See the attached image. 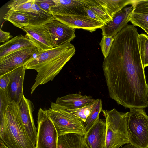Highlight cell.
Masks as SVG:
<instances>
[{
	"label": "cell",
	"instance_id": "6da1fadb",
	"mask_svg": "<svg viewBox=\"0 0 148 148\" xmlns=\"http://www.w3.org/2000/svg\"><path fill=\"white\" fill-rule=\"evenodd\" d=\"M137 29L127 25L114 36L102 64L110 97L126 108L148 106V88L138 44Z\"/></svg>",
	"mask_w": 148,
	"mask_h": 148
},
{
	"label": "cell",
	"instance_id": "7a4b0ae2",
	"mask_svg": "<svg viewBox=\"0 0 148 148\" xmlns=\"http://www.w3.org/2000/svg\"><path fill=\"white\" fill-rule=\"evenodd\" d=\"M75 51L70 42L46 50H38L23 66L26 70L33 69L38 72L31 88V94L40 85L53 80L74 55Z\"/></svg>",
	"mask_w": 148,
	"mask_h": 148
},
{
	"label": "cell",
	"instance_id": "3957f363",
	"mask_svg": "<svg viewBox=\"0 0 148 148\" xmlns=\"http://www.w3.org/2000/svg\"><path fill=\"white\" fill-rule=\"evenodd\" d=\"M18 104L10 102L0 117L1 139L8 148H36L22 125Z\"/></svg>",
	"mask_w": 148,
	"mask_h": 148
},
{
	"label": "cell",
	"instance_id": "277c9868",
	"mask_svg": "<svg viewBox=\"0 0 148 148\" xmlns=\"http://www.w3.org/2000/svg\"><path fill=\"white\" fill-rule=\"evenodd\" d=\"M106 123L105 148H119L130 143L126 120V112H119L115 109L102 110Z\"/></svg>",
	"mask_w": 148,
	"mask_h": 148
},
{
	"label": "cell",
	"instance_id": "5b68a950",
	"mask_svg": "<svg viewBox=\"0 0 148 148\" xmlns=\"http://www.w3.org/2000/svg\"><path fill=\"white\" fill-rule=\"evenodd\" d=\"M126 120L130 143L138 148H148V116L143 108H130Z\"/></svg>",
	"mask_w": 148,
	"mask_h": 148
},
{
	"label": "cell",
	"instance_id": "8992f818",
	"mask_svg": "<svg viewBox=\"0 0 148 148\" xmlns=\"http://www.w3.org/2000/svg\"><path fill=\"white\" fill-rule=\"evenodd\" d=\"M46 110L54 124L58 137L70 133L86 135L84 123L64 107L51 102L50 108Z\"/></svg>",
	"mask_w": 148,
	"mask_h": 148
},
{
	"label": "cell",
	"instance_id": "52a82bcc",
	"mask_svg": "<svg viewBox=\"0 0 148 148\" xmlns=\"http://www.w3.org/2000/svg\"><path fill=\"white\" fill-rule=\"evenodd\" d=\"M37 121L36 148H58L57 132L46 110H39Z\"/></svg>",
	"mask_w": 148,
	"mask_h": 148
},
{
	"label": "cell",
	"instance_id": "ba28073f",
	"mask_svg": "<svg viewBox=\"0 0 148 148\" xmlns=\"http://www.w3.org/2000/svg\"><path fill=\"white\" fill-rule=\"evenodd\" d=\"M55 5L51 8L53 15H80L88 16L86 9L96 6L95 0H53Z\"/></svg>",
	"mask_w": 148,
	"mask_h": 148
},
{
	"label": "cell",
	"instance_id": "9c48e42d",
	"mask_svg": "<svg viewBox=\"0 0 148 148\" xmlns=\"http://www.w3.org/2000/svg\"><path fill=\"white\" fill-rule=\"evenodd\" d=\"M38 50L36 47L24 48L0 58V76L23 66Z\"/></svg>",
	"mask_w": 148,
	"mask_h": 148
},
{
	"label": "cell",
	"instance_id": "30bf717a",
	"mask_svg": "<svg viewBox=\"0 0 148 148\" xmlns=\"http://www.w3.org/2000/svg\"><path fill=\"white\" fill-rule=\"evenodd\" d=\"M19 118L24 129L28 137L35 146L37 131L33 116L34 105L24 96L18 104Z\"/></svg>",
	"mask_w": 148,
	"mask_h": 148
},
{
	"label": "cell",
	"instance_id": "8fae6325",
	"mask_svg": "<svg viewBox=\"0 0 148 148\" xmlns=\"http://www.w3.org/2000/svg\"><path fill=\"white\" fill-rule=\"evenodd\" d=\"M45 25L50 33L54 47L70 42L76 37V29L54 18L47 22Z\"/></svg>",
	"mask_w": 148,
	"mask_h": 148
},
{
	"label": "cell",
	"instance_id": "7c38bea8",
	"mask_svg": "<svg viewBox=\"0 0 148 148\" xmlns=\"http://www.w3.org/2000/svg\"><path fill=\"white\" fill-rule=\"evenodd\" d=\"M22 29L38 50L45 51L54 47L50 33L45 25H28Z\"/></svg>",
	"mask_w": 148,
	"mask_h": 148
},
{
	"label": "cell",
	"instance_id": "4fadbf2b",
	"mask_svg": "<svg viewBox=\"0 0 148 148\" xmlns=\"http://www.w3.org/2000/svg\"><path fill=\"white\" fill-rule=\"evenodd\" d=\"M54 18L75 29H82L92 33L104 25L101 22L92 19L88 16L80 15L53 16Z\"/></svg>",
	"mask_w": 148,
	"mask_h": 148
},
{
	"label": "cell",
	"instance_id": "5bb4252c",
	"mask_svg": "<svg viewBox=\"0 0 148 148\" xmlns=\"http://www.w3.org/2000/svg\"><path fill=\"white\" fill-rule=\"evenodd\" d=\"M133 9V7L131 5L124 8L116 13L112 20L104 24L101 28L102 36L114 37L128 24Z\"/></svg>",
	"mask_w": 148,
	"mask_h": 148
},
{
	"label": "cell",
	"instance_id": "9a60e30c",
	"mask_svg": "<svg viewBox=\"0 0 148 148\" xmlns=\"http://www.w3.org/2000/svg\"><path fill=\"white\" fill-rule=\"evenodd\" d=\"M26 70L23 66L8 73L10 81L7 90L11 102H14L19 103L24 96L23 86Z\"/></svg>",
	"mask_w": 148,
	"mask_h": 148
},
{
	"label": "cell",
	"instance_id": "2e32d148",
	"mask_svg": "<svg viewBox=\"0 0 148 148\" xmlns=\"http://www.w3.org/2000/svg\"><path fill=\"white\" fill-rule=\"evenodd\" d=\"M106 132V121L99 119L85 136V141L89 147L105 148Z\"/></svg>",
	"mask_w": 148,
	"mask_h": 148
},
{
	"label": "cell",
	"instance_id": "e0dca14e",
	"mask_svg": "<svg viewBox=\"0 0 148 148\" xmlns=\"http://www.w3.org/2000/svg\"><path fill=\"white\" fill-rule=\"evenodd\" d=\"M95 100L91 96L81 94H70L61 97H58L55 102L69 109H74L88 106Z\"/></svg>",
	"mask_w": 148,
	"mask_h": 148
},
{
	"label": "cell",
	"instance_id": "ac0fdd59",
	"mask_svg": "<svg viewBox=\"0 0 148 148\" xmlns=\"http://www.w3.org/2000/svg\"><path fill=\"white\" fill-rule=\"evenodd\" d=\"M35 47L26 36H17L0 46V58L16 50Z\"/></svg>",
	"mask_w": 148,
	"mask_h": 148
},
{
	"label": "cell",
	"instance_id": "d6986e66",
	"mask_svg": "<svg viewBox=\"0 0 148 148\" xmlns=\"http://www.w3.org/2000/svg\"><path fill=\"white\" fill-rule=\"evenodd\" d=\"M85 135L70 133L58 137V148H89L85 140Z\"/></svg>",
	"mask_w": 148,
	"mask_h": 148
},
{
	"label": "cell",
	"instance_id": "ffe728a7",
	"mask_svg": "<svg viewBox=\"0 0 148 148\" xmlns=\"http://www.w3.org/2000/svg\"><path fill=\"white\" fill-rule=\"evenodd\" d=\"M101 7L112 20L114 15L129 4L133 0H95Z\"/></svg>",
	"mask_w": 148,
	"mask_h": 148
},
{
	"label": "cell",
	"instance_id": "44dd1931",
	"mask_svg": "<svg viewBox=\"0 0 148 148\" xmlns=\"http://www.w3.org/2000/svg\"><path fill=\"white\" fill-rule=\"evenodd\" d=\"M31 8L32 12H25L28 15L29 25H45L54 18L53 15L44 10L35 2Z\"/></svg>",
	"mask_w": 148,
	"mask_h": 148
},
{
	"label": "cell",
	"instance_id": "7402d4cb",
	"mask_svg": "<svg viewBox=\"0 0 148 148\" xmlns=\"http://www.w3.org/2000/svg\"><path fill=\"white\" fill-rule=\"evenodd\" d=\"M3 18L21 29L29 25L28 15L25 12L9 10L3 17Z\"/></svg>",
	"mask_w": 148,
	"mask_h": 148
},
{
	"label": "cell",
	"instance_id": "603a6c76",
	"mask_svg": "<svg viewBox=\"0 0 148 148\" xmlns=\"http://www.w3.org/2000/svg\"><path fill=\"white\" fill-rule=\"evenodd\" d=\"M102 101L100 99L95 100L89 116L84 123L85 129L87 132L99 119L100 113L102 110Z\"/></svg>",
	"mask_w": 148,
	"mask_h": 148
},
{
	"label": "cell",
	"instance_id": "cb8c5ba5",
	"mask_svg": "<svg viewBox=\"0 0 148 148\" xmlns=\"http://www.w3.org/2000/svg\"><path fill=\"white\" fill-rule=\"evenodd\" d=\"M138 41L141 60L145 68L148 66V36L143 33L139 34Z\"/></svg>",
	"mask_w": 148,
	"mask_h": 148
},
{
	"label": "cell",
	"instance_id": "d4e9b609",
	"mask_svg": "<svg viewBox=\"0 0 148 148\" xmlns=\"http://www.w3.org/2000/svg\"><path fill=\"white\" fill-rule=\"evenodd\" d=\"M129 21L134 26L142 28L148 36V14L132 12L130 16Z\"/></svg>",
	"mask_w": 148,
	"mask_h": 148
},
{
	"label": "cell",
	"instance_id": "484cf974",
	"mask_svg": "<svg viewBox=\"0 0 148 148\" xmlns=\"http://www.w3.org/2000/svg\"><path fill=\"white\" fill-rule=\"evenodd\" d=\"M35 0H14L7 6L9 10L21 12H32V6Z\"/></svg>",
	"mask_w": 148,
	"mask_h": 148
},
{
	"label": "cell",
	"instance_id": "4316f807",
	"mask_svg": "<svg viewBox=\"0 0 148 148\" xmlns=\"http://www.w3.org/2000/svg\"><path fill=\"white\" fill-rule=\"evenodd\" d=\"M93 103H94L88 106L74 109H69L64 108L68 111L77 117L84 123L90 114Z\"/></svg>",
	"mask_w": 148,
	"mask_h": 148
},
{
	"label": "cell",
	"instance_id": "83f0119b",
	"mask_svg": "<svg viewBox=\"0 0 148 148\" xmlns=\"http://www.w3.org/2000/svg\"><path fill=\"white\" fill-rule=\"evenodd\" d=\"M114 39V36H102L99 45L104 58L109 54Z\"/></svg>",
	"mask_w": 148,
	"mask_h": 148
},
{
	"label": "cell",
	"instance_id": "f1b7e54d",
	"mask_svg": "<svg viewBox=\"0 0 148 148\" xmlns=\"http://www.w3.org/2000/svg\"><path fill=\"white\" fill-rule=\"evenodd\" d=\"M132 12L148 14V0H133Z\"/></svg>",
	"mask_w": 148,
	"mask_h": 148
},
{
	"label": "cell",
	"instance_id": "f546056e",
	"mask_svg": "<svg viewBox=\"0 0 148 148\" xmlns=\"http://www.w3.org/2000/svg\"><path fill=\"white\" fill-rule=\"evenodd\" d=\"M11 102L7 90L0 89V117L3 116L7 107Z\"/></svg>",
	"mask_w": 148,
	"mask_h": 148
},
{
	"label": "cell",
	"instance_id": "4dcf8cb0",
	"mask_svg": "<svg viewBox=\"0 0 148 148\" xmlns=\"http://www.w3.org/2000/svg\"><path fill=\"white\" fill-rule=\"evenodd\" d=\"M89 8L101 20L104 24L109 21L112 20L107 13L99 6L98 3L96 6H90Z\"/></svg>",
	"mask_w": 148,
	"mask_h": 148
},
{
	"label": "cell",
	"instance_id": "1f68e13d",
	"mask_svg": "<svg viewBox=\"0 0 148 148\" xmlns=\"http://www.w3.org/2000/svg\"><path fill=\"white\" fill-rule=\"evenodd\" d=\"M35 3L44 10L51 14L50 8L55 5L53 0H35Z\"/></svg>",
	"mask_w": 148,
	"mask_h": 148
},
{
	"label": "cell",
	"instance_id": "d6a6232c",
	"mask_svg": "<svg viewBox=\"0 0 148 148\" xmlns=\"http://www.w3.org/2000/svg\"><path fill=\"white\" fill-rule=\"evenodd\" d=\"M10 81L9 73L0 76V89L7 90Z\"/></svg>",
	"mask_w": 148,
	"mask_h": 148
},
{
	"label": "cell",
	"instance_id": "836d02e7",
	"mask_svg": "<svg viewBox=\"0 0 148 148\" xmlns=\"http://www.w3.org/2000/svg\"><path fill=\"white\" fill-rule=\"evenodd\" d=\"M12 36L10 35V32L4 31L1 29L0 30V42H3L8 41L10 38H12Z\"/></svg>",
	"mask_w": 148,
	"mask_h": 148
},
{
	"label": "cell",
	"instance_id": "e575fe53",
	"mask_svg": "<svg viewBox=\"0 0 148 148\" xmlns=\"http://www.w3.org/2000/svg\"><path fill=\"white\" fill-rule=\"evenodd\" d=\"M86 11L87 13L88 16L95 20L102 22L101 20L89 8H86Z\"/></svg>",
	"mask_w": 148,
	"mask_h": 148
},
{
	"label": "cell",
	"instance_id": "d590c367",
	"mask_svg": "<svg viewBox=\"0 0 148 148\" xmlns=\"http://www.w3.org/2000/svg\"><path fill=\"white\" fill-rule=\"evenodd\" d=\"M121 148H138L131 144L128 143Z\"/></svg>",
	"mask_w": 148,
	"mask_h": 148
},
{
	"label": "cell",
	"instance_id": "8d00e7d4",
	"mask_svg": "<svg viewBox=\"0 0 148 148\" xmlns=\"http://www.w3.org/2000/svg\"><path fill=\"white\" fill-rule=\"evenodd\" d=\"M0 148H8L5 145L1 139L0 140Z\"/></svg>",
	"mask_w": 148,
	"mask_h": 148
},
{
	"label": "cell",
	"instance_id": "74e56055",
	"mask_svg": "<svg viewBox=\"0 0 148 148\" xmlns=\"http://www.w3.org/2000/svg\"><path fill=\"white\" fill-rule=\"evenodd\" d=\"M147 85L148 88V84H147Z\"/></svg>",
	"mask_w": 148,
	"mask_h": 148
}]
</instances>
